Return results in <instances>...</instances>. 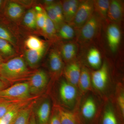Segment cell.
I'll use <instances>...</instances> for the list:
<instances>
[{
	"label": "cell",
	"mask_w": 124,
	"mask_h": 124,
	"mask_svg": "<svg viewBox=\"0 0 124 124\" xmlns=\"http://www.w3.org/2000/svg\"><path fill=\"white\" fill-rule=\"evenodd\" d=\"M78 88L81 95L89 91H93L91 82V73L85 66L81 68Z\"/></svg>",
	"instance_id": "14"
},
{
	"label": "cell",
	"mask_w": 124,
	"mask_h": 124,
	"mask_svg": "<svg viewBox=\"0 0 124 124\" xmlns=\"http://www.w3.org/2000/svg\"><path fill=\"white\" fill-rule=\"evenodd\" d=\"M0 39L5 40L9 43L15 44V40L11 33L8 30L0 26Z\"/></svg>",
	"instance_id": "33"
},
{
	"label": "cell",
	"mask_w": 124,
	"mask_h": 124,
	"mask_svg": "<svg viewBox=\"0 0 124 124\" xmlns=\"http://www.w3.org/2000/svg\"><path fill=\"white\" fill-rule=\"evenodd\" d=\"M1 3H2V1L0 0V5H1Z\"/></svg>",
	"instance_id": "43"
},
{
	"label": "cell",
	"mask_w": 124,
	"mask_h": 124,
	"mask_svg": "<svg viewBox=\"0 0 124 124\" xmlns=\"http://www.w3.org/2000/svg\"><path fill=\"white\" fill-rule=\"evenodd\" d=\"M37 98V97H31L26 100L19 102L1 119L5 124H13L20 111L24 107L35 100Z\"/></svg>",
	"instance_id": "10"
},
{
	"label": "cell",
	"mask_w": 124,
	"mask_h": 124,
	"mask_svg": "<svg viewBox=\"0 0 124 124\" xmlns=\"http://www.w3.org/2000/svg\"><path fill=\"white\" fill-rule=\"evenodd\" d=\"M0 124H5L1 119H0Z\"/></svg>",
	"instance_id": "42"
},
{
	"label": "cell",
	"mask_w": 124,
	"mask_h": 124,
	"mask_svg": "<svg viewBox=\"0 0 124 124\" xmlns=\"http://www.w3.org/2000/svg\"><path fill=\"white\" fill-rule=\"evenodd\" d=\"M113 99L120 115L124 119V86L122 82H118L116 85Z\"/></svg>",
	"instance_id": "16"
},
{
	"label": "cell",
	"mask_w": 124,
	"mask_h": 124,
	"mask_svg": "<svg viewBox=\"0 0 124 124\" xmlns=\"http://www.w3.org/2000/svg\"><path fill=\"white\" fill-rule=\"evenodd\" d=\"M94 11L93 0L80 1L75 15L69 24L75 28L80 29L91 17Z\"/></svg>",
	"instance_id": "7"
},
{
	"label": "cell",
	"mask_w": 124,
	"mask_h": 124,
	"mask_svg": "<svg viewBox=\"0 0 124 124\" xmlns=\"http://www.w3.org/2000/svg\"><path fill=\"white\" fill-rule=\"evenodd\" d=\"M49 64L51 72L54 75L59 74L63 68L62 57L57 51L53 50L49 55Z\"/></svg>",
	"instance_id": "17"
},
{
	"label": "cell",
	"mask_w": 124,
	"mask_h": 124,
	"mask_svg": "<svg viewBox=\"0 0 124 124\" xmlns=\"http://www.w3.org/2000/svg\"><path fill=\"white\" fill-rule=\"evenodd\" d=\"M99 124H124L112 98L105 100Z\"/></svg>",
	"instance_id": "6"
},
{
	"label": "cell",
	"mask_w": 124,
	"mask_h": 124,
	"mask_svg": "<svg viewBox=\"0 0 124 124\" xmlns=\"http://www.w3.org/2000/svg\"><path fill=\"white\" fill-rule=\"evenodd\" d=\"M53 4L51 5L46 6L45 11L48 17L55 25L56 30H58L60 27L63 24H62L59 19L54 8Z\"/></svg>",
	"instance_id": "28"
},
{
	"label": "cell",
	"mask_w": 124,
	"mask_h": 124,
	"mask_svg": "<svg viewBox=\"0 0 124 124\" xmlns=\"http://www.w3.org/2000/svg\"><path fill=\"white\" fill-rule=\"evenodd\" d=\"M110 1L108 0H93L94 11L100 18H106Z\"/></svg>",
	"instance_id": "22"
},
{
	"label": "cell",
	"mask_w": 124,
	"mask_h": 124,
	"mask_svg": "<svg viewBox=\"0 0 124 124\" xmlns=\"http://www.w3.org/2000/svg\"><path fill=\"white\" fill-rule=\"evenodd\" d=\"M51 113V104L48 99L41 102L36 111L37 124H48Z\"/></svg>",
	"instance_id": "15"
},
{
	"label": "cell",
	"mask_w": 124,
	"mask_h": 124,
	"mask_svg": "<svg viewBox=\"0 0 124 124\" xmlns=\"http://www.w3.org/2000/svg\"><path fill=\"white\" fill-rule=\"evenodd\" d=\"M6 86V84L0 81V90L4 89Z\"/></svg>",
	"instance_id": "40"
},
{
	"label": "cell",
	"mask_w": 124,
	"mask_h": 124,
	"mask_svg": "<svg viewBox=\"0 0 124 124\" xmlns=\"http://www.w3.org/2000/svg\"><path fill=\"white\" fill-rule=\"evenodd\" d=\"M36 11L34 9H31L28 11L24 15L23 23L28 27L35 29L37 27L36 22Z\"/></svg>",
	"instance_id": "26"
},
{
	"label": "cell",
	"mask_w": 124,
	"mask_h": 124,
	"mask_svg": "<svg viewBox=\"0 0 124 124\" xmlns=\"http://www.w3.org/2000/svg\"><path fill=\"white\" fill-rule=\"evenodd\" d=\"M53 5L59 19L60 22L63 24L64 19L63 14L62 3L60 2H55L54 3Z\"/></svg>",
	"instance_id": "37"
},
{
	"label": "cell",
	"mask_w": 124,
	"mask_h": 124,
	"mask_svg": "<svg viewBox=\"0 0 124 124\" xmlns=\"http://www.w3.org/2000/svg\"><path fill=\"white\" fill-rule=\"evenodd\" d=\"M105 100L94 91L81 95L75 110L80 124H99Z\"/></svg>",
	"instance_id": "1"
},
{
	"label": "cell",
	"mask_w": 124,
	"mask_h": 124,
	"mask_svg": "<svg viewBox=\"0 0 124 124\" xmlns=\"http://www.w3.org/2000/svg\"><path fill=\"white\" fill-rule=\"evenodd\" d=\"M59 82L58 95L60 104L58 106L68 110L75 111L81 97L79 89L64 77Z\"/></svg>",
	"instance_id": "3"
},
{
	"label": "cell",
	"mask_w": 124,
	"mask_h": 124,
	"mask_svg": "<svg viewBox=\"0 0 124 124\" xmlns=\"http://www.w3.org/2000/svg\"><path fill=\"white\" fill-rule=\"evenodd\" d=\"M42 31L46 35L50 37L53 36L56 32V29L55 25L49 18L46 14L45 23Z\"/></svg>",
	"instance_id": "31"
},
{
	"label": "cell",
	"mask_w": 124,
	"mask_h": 124,
	"mask_svg": "<svg viewBox=\"0 0 124 124\" xmlns=\"http://www.w3.org/2000/svg\"><path fill=\"white\" fill-rule=\"evenodd\" d=\"M59 35L65 39H70L74 37L75 30L73 27L69 24H63L58 29Z\"/></svg>",
	"instance_id": "27"
},
{
	"label": "cell",
	"mask_w": 124,
	"mask_h": 124,
	"mask_svg": "<svg viewBox=\"0 0 124 124\" xmlns=\"http://www.w3.org/2000/svg\"><path fill=\"white\" fill-rule=\"evenodd\" d=\"M0 67L2 75L11 82L20 80L28 73L25 62L22 58H14Z\"/></svg>",
	"instance_id": "4"
},
{
	"label": "cell",
	"mask_w": 124,
	"mask_h": 124,
	"mask_svg": "<svg viewBox=\"0 0 124 124\" xmlns=\"http://www.w3.org/2000/svg\"><path fill=\"white\" fill-rule=\"evenodd\" d=\"M54 105L57 109L61 124H80L75 111L68 110Z\"/></svg>",
	"instance_id": "18"
},
{
	"label": "cell",
	"mask_w": 124,
	"mask_h": 124,
	"mask_svg": "<svg viewBox=\"0 0 124 124\" xmlns=\"http://www.w3.org/2000/svg\"><path fill=\"white\" fill-rule=\"evenodd\" d=\"M29 124H37V121H36L35 117L33 114V112H32V113Z\"/></svg>",
	"instance_id": "38"
},
{
	"label": "cell",
	"mask_w": 124,
	"mask_h": 124,
	"mask_svg": "<svg viewBox=\"0 0 124 124\" xmlns=\"http://www.w3.org/2000/svg\"><path fill=\"white\" fill-rule=\"evenodd\" d=\"M23 12L22 7L16 2H10L7 6V14L9 17L12 19H18L20 18Z\"/></svg>",
	"instance_id": "24"
},
{
	"label": "cell",
	"mask_w": 124,
	"mask_h": 124,
	"mask_svg": "<svg viewBox=\"0 0 124 124\" xmlns=\"http://www.w3.org/2000/svg\"><path fill=\"white\" fill-rule=\"evenodd\" d=\"M35 100L20 111L13 124H29Z\"/></svg>",
	"instance_id": "20"
},
{
	"label": "cell",
	"mask_w": 124,
	"mask_h": 124,
	"mask_svg": "<svg viewBox=\"0 0 124 124\" xmlns=\"http://www.w3.org/2000/svg\"><path fill=\"white\" fill-rule=\"evenodd\" d=\"M2 57H1V55H0V66H1V64H2V63H2Z\"/></svg>",
	"instance_id": "41"
},
{
	"label": "cell",
	"mask_w": 124,
	"mask_h": 124,
	"mask_svg": "<svg viewBox=\"0 0 124 124\" xmlns=\"http://www.w3.org/2000/svg\"><path fill=\"white\" fill-rule=\"evenodd\" d=\"M27 82L30 93L35 95L39 93L46 88L48 82V78L44 71L40 70L34 73Z\"/></svg>",
	"instance_id": "9"
},
{
	"label": "cell",
	"mask_w": 124,
	"mask_h": 124,
	"mask_svg": "<svg viewBox=\"0 0 124 124\" xmlns=\"http://www.w3.org/2000/svg\"><path fill=\"white\" fill-rule=\"evenodd\" d=\"M25 45L28 49L38 50L45 48L44 42L34 36L29 37L26 41Z\"/></svg>",
	"instance_id": "25"
},
{
	"label": "cell",
	"mask_w": 124,
	"mask_h": 124,
	"mask_svg": "<svg viewBox=\"0 0 124 124\" xmlns=\"http://www.w3.org/2000/svg\"><path fill=\"white\" fill-rule=\"evenodd\" d=\"M31 97L28 82L17 83L0 90V99L4 101H22Z\"/></svg>",
	"instance_id": "5"
},
{
	"label": "cell",
	"mask_w": 124,
	"mask_h": 124,
	"mask_svg": "<svg viewBox=\"0 0 124 124\" xmlns=\"http://www.w3.org/2000/svg\"><path fill=\"white\" fill-rule=\"evenodd\" d=\"M93 90L104 100L113 96L117 83L112 82L110 77L109 69L106 62L96 70L91 72Z\"/></svg>",
	"instance_id": "2"
},
{
	"label": "cell",
	"mask_w": 124,
	"mask_h": 124,
	"mask_svg": "<svg viewBox=\"0 0 124 124\" xmlns=\"http://www.w3.org/2000/svg\"><path fill=\"white\" fill-rule=\"evenodd\" d=\"M61 52L62 57L66 62H72L76 54V46L72 43L65 44L62 46Z\"/></svg>",
	"instance_id": "23"
},
{
	"label": "cell",
	"mask_w": 124,
	"mask_h": 124,
	"mask_svg": "<svg viewBox=\"0 0 124 124\" xmlns=\"http://www.w3.org/2000/svg\"><path fill=\"white\" fill-rule=\"evenodd\" d=\"M45 48L38 50L28 49L25 52V57L29 66L34 67L36 66L42 58Z\"/></svg>",
	"instance_id": "19"
},
{
	"label": "cell",
	"mask_w": 124,
	"mask_h": 124,
	"mask_svg": "<svg viewBox=\"0 0 124 124\" xmlns=\"http://www.w3.org/2000/svg\"><path fill=\"white\" fill-rule=\"evenodd\" d=\"M69 0L70 5V18L71 22L75 15L76 13L79 6L80 1L77 0Z\"/></svg>",
	"instance_id": "35"
},
{
	"label": "cell",
	"mask_w": 124,
	"mask_h": 124,
	"mask_svg": "<svg viewBox=\"0 0 124 124\" xmlns=\"http://www.w3.org/2000/svg\"><path fill=\"white\" fill-rule=\"evenodd\" d=\"M87 60L90 66L93 69L97 70L101 66V58L100 52L94 48H92L89 51Z\"/></svg>",
	"instance_id": "21"
},
{
	"label": "cell",
	"mask_w": 124,
	"mask_h": 124,
	"mask_svg": "<svg viewBox=\"0 0 124 124\" xmlns=\"http://www.w3.org/2000/svg\"><path fill=\"white\" fill-rule=\"evenodd\" d=\"M22 101L23 100L4 101V102H0V119L2 118L16 104H17L19 102Z\"/></svg>",
	"instance_id": "30"
},
{
	"label": "cell",
	"mask_w": 124,
	"mask_h": 124,
	"mask_svg": "<svg viewBox=\"0 0 124 124\" xmlns=\"http://www.w3.org/2000/svg\"><path fill=\"white\" fill-rule=\"evenodd\" d=\"M124 6L123 2L118 0L110 1L106 18L111 22H120L123 17Z\"/></svg>",
	"instance_id": "12"
},
{
	"label": "cell",
	"mask_w": 124,
	"mask_h": 124,
	"mask_svg": "<svg viewBox=\"0 0 124 124\" xmlns=\"http://www.w3.org/2000/svg\"><path fill=\"white\" fill-rule=\"evenodd\" d=\"M0 52L6 56H10L14 54L13 48L9 42L0 39Z\"/></svg>",
	"instance_id": "29"
},
{
	"label": "cell",
	"mask_w": 124,
	"mask_h": 124,
	"mask_svg": "<svg viewBox=\"0 0 124 124\" xmlns=\"http://www.w3.org/2000/svg\"><path fill=\"white\" fill-rule=\"evenodd\" d=\"M37 9L38 11H36V22L37 27L42 30L44 27L46 20V14L45 11H42L40 8Z\"/></svg>",
	"instance_id": "32"
},
{
	"label": "cell",
	"mask_w": 124,
	"mask_h": 124,
	"mask_svg": "<svg viewBox=\"0 0 124 124\" xmlns=\"http://www.w3.org/2000/svg\"><path fill=\"white\" fill-rule=\"evenodd\" d=\"M44 2L45 4L46 5V6H47L53 5L55 2V1L54 0H46L44 1Z\"/></svg>",
	"instance_id": "39"
},
{
	"label": "cell",
	"mask_w": 124,
	"mask_h": 124,
	"mask_svg": "<svg viewBox=\"0 0 124 124\" xmlns=\"http://www.w3.org/2000/svg\"><path fill=\"white\" fill-rule=\"evenodd\" d=\"M107 37L109 47L113 53L117 50L121 38V33L119 27L113 23L108 26Z\"/></svg>",
	"instance_id": "13"
},
{
	"label": "cell",
	"mask_w": 124,
	"mask_h": 124,
	"mask_svg": "<svg viewBox=\"0 0 124 124\" xmlns=\"http://www.w3.org/2000/svg\"><path fill=\"white\" fill-rule=\"evenodd\" d=\"M48 124H61L57 107L54 105Z\"/></svg>",
	"instance_id": "36"
},
{
	"label": "cell",
	"mask_w": 124,
	"mask_h": 124,
	"mask_svg": "<svg viewBox=\"0 0 124 124\" xmlns=\"http://www.w3.org/2000/svg\"><path fill=\"white\" fill-rule=\"evenodd\" d=\"M81 68L79 62L72 61L68 63L64 68V78L71 84L77 88Z\"/></svg>",
	"instance_id": "11"
},
{
	"label": "cell",
	"mask_w": 124,
	"mask_h": 124,
	"mask_svg": "<svg viewBox=\"0 0 124 124\" xmlns=\"http://www.w3.org/2000/svg\"><path fill=\"white\" fill-rule=\"evenodd\" d=\"M100 17L94 12L91 17L80 29L78 40L81 42L89 41L95 36L100 24Z\"/></svg>",
	"instance_id": "8"
},
{
	"label": "cell",
	"mask_w": 124,
	"mask_h": 124,
	"mask_svg": "<svg viewBox=\"0 0 124 124\" xmlns=\"http://www.w3.org/2000/svg\"><path fill=\"white\" fill-rule=\"evenodd\" d=\"M62 3L63 14L64 17V21L70 23V5L69 0L63 1Z\"/></svg>",
	"instance_id": "34"
}]
</instances>
